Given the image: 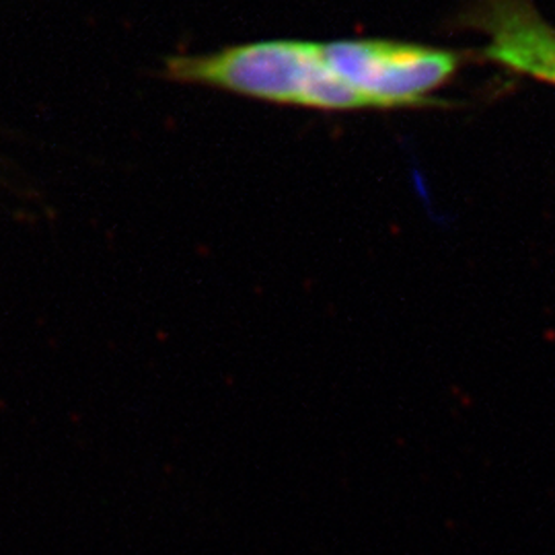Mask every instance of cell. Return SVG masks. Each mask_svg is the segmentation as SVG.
<instances>
[{
  "label": "cell",
  "mask_w": 555,
  "mask_h": 555,
  "mask_svg": "<svg viewBox=\"0 0 555 555\" xmlns=\"http://www.w3.org/2000/svg\"><path fill=\"white\" fill-rule=\"evenodd\" d=\"M323 54L366 107L422 103L459 68L455 52L403 41H332L323 43Z\"/></svg>",
  "instance_id": "obj_2"
},
{
  "label": "cell",
  "mask_w": 555,
  "mask_h": 555,
  "mask_svg": "<svg viewBox=\"0 0 555 555\" xmlns=\"http://www.w3.org/2000/svg\"><path fill=\"white\" fill-rule=\"evenodd\" d=\"M169 79L227 89L245 98L313 109H364L366 103L337 77L323 43L268 40L204 56H176Z\"/></svg>",
  "instance_id": "obj_1"
},
{
  "label": "cell",
  "mask_w": 555,
  "mask_h": 555,
  "mask_svg": "<svg viewBox=\"0 0 555 555\" xmlns=\"http://www.w3.org/2000/svg\"><path fill=\"white\" fill-rule=\"evenodd\" d=\"M461 23L488 38L486 59L555 85V27L533 0H474Z\"/></svg>",
  "instance_id": "obj_3"
}]
</instances>
